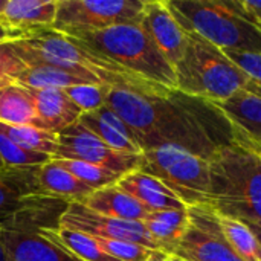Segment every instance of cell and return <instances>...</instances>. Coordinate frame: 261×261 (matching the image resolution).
Instances as JSON below:
<instances>
[{"instance_id": "cell-1", "label": "cell", "mask_w": 261, "mask_h": 261, "mask_svg": "<svg viewBox=\"0 0 261 261\" xmlns=\"http://www.w3.org/2000/svg\"><path fill=\"white\" fill-rule=\"evenodd\" d=\"M187 96L177 90L167 95H145L125 89H109L106 106L112 109L135 133L142 151L164 144L180 145L197 156L210 159L219 145L229 139L219 138L208 122L216 112L211 104Z\"/></svg>"}, {"instance_id": "cell-2", "label": "cell", "mask_w": 261, "mask_h": 261, "mask_svg": "<svg viewBox=\"0 0 261 261\" xmlns=\"http://www.w3.org/2000/svg\"><path fill=\"white\" fill-rule=\"evenodd\" d=\"M210 208L246 225L261 223V153L236 138L219 145L208 159Z\"/></svg>"}, {"instance_id": "cell-3", "label": "cell", "mask_w": 261, "mask_h": 261, "mask_svg": "<svg viewBox=\"0 0 261 261\" xmlns=\"http://www.w3.org/2000/svg\"><path fill=\"white\" fill-rule=\"evenodd\" d=\"M184 31H191L216 47L261 54V29L242 0H165Z\"/></svg>"}, {"instance_id": "cell-4", "label": "cell", "mask_w": 261, "mask_h": 261, "mask_svg": "<svg viewBox=\"0 0 261 261\" xmlns=\"http://www.w3.org/2000/svg\"><path fill=\"white\" fill-rule=\"evenodd\" d=\"M185 34V50L174 66L177 92L206 102H217L231 98L249 84L248 75L222 49L191 31Z\"/></svg>"}, {"instance_id": "cell-5", "label": "cell", "mask_w": 261, "mask_h": 261, "mask_svg": "<svg viewBox=\"0 0 261 261\" xmlns=\"http://www.w3.org/2000/svg\"><path fill=\"white\" fill-rule=\"evenodd\" d=\"M92 50L115 61L127 72L170 90L176 89V73L141 24H121L76 37Z\"/></svg>"}, {"instance_id": "cell-6", "label": "cell", "mask_w": 261, "mask_h": 261, "mask_svg": "<svg viewBox=\"0 0 261 261\" xmlns=\"http://www.w3.org/2000/svg\"><path fill=\"white\" fill-rule=\"evenodd\" d=\"M141 171L164 182L188 208L210 205V164L193 151L164 144L142 151Z\"/></svg>"}, {"instance_id": "cell-7", "label": "cell", "mask_w": 261, "mask_h": 261, "mask_svg": "<svg viewBox=\"0 0 261 261\" xmlns=\"http://www.w3.org/2000/svg\"><path fill=\"white\" fill-rule=\"evenodd\" d=\"M145 0H58L54 29L80 37L121 24H141Z\"/></svg>"}, {"instance_id": "cell-8", "label": "cell", "mask_w": 261, "mask_h": 261, "mask_svg": "<svg viewBox=\"0 0 261 261\" xmlns=\"http://www.w3.org/2000/svg\"><path fill=\"white\" fill-rule=\"evenodd\" d=\"M57 139L58 147L54 156L57 159L92 164L121 176L139 170L142 162V154H127L112 150L80 122H75L60 132Z\"/></svg>"}, {"instance_id": "cell-9", "label": "cell", "mask_w": 261, "mask_h": 261, "mask_svg": "<svg viewBox=\"0 0 261 261\" xmlns=\"http://www.w3.org/2000/svg\"><path fill=\"white\" fill-rule=\"evenodd\" d=\"M190 226L168 254L184 261H245L223 239L210 206L188 208Z\"/></svg>"}, {"instance_id": "cell-10", "label": "cell", "mask_w": 261, "mask_h": 261, "mask_svg": "<svg viewBox=\"0 0 261 261\" xmlns=\"http://www.w3.org/2000/svg\"><path fill=\"white\" fill-rule=\"evenodd\" d=\"M60 228L83 232L92 237L128 242L141 245L150 251H159L142 222L106 217L90 211L80 202H70L67 205L66 211L60 217Z\"/></svg>"}, {"instance_id": "cell-11", "label": "cell", "mask_w": 261, "mask_h": 261, "mask_svg": "<svg viewBox=\"0 0 261 261\" xmlns=\"http://www.w3.org/2000/svg\"><path fill=\"white\" fill-rule=\"evenodd\" d=\"M228 122L232 135L261 148V86L254 83L225 101L211 102Z\"/></svg>"}, {"instance_id": "cell-12", "label": "cell", "mask_w": 261, "mask_h": 261, "mask_svg": "<svg viewBox=\"0 0 261 261\" xmlns=\"http://www.w3.org/2000/svg\"><path fill=\"white\" fill-rule=\"evenodd\" d=\"M141 26L174 69L185 50L187 34L171 14L167 2L145 0Z\"/></svg>"}, {"instance_id": "cell-13", "label": "cell", "mask_w": 261, "mask_h": 261, "mask_svg": "<svg viewBox=\"0 0 261 261\" xmlns=\"http://www.w3.org/2000/svg\"><path fill=\"white\" fill-rule=\"evenodd\" d=\"M38 197H49L40 187L38 167L0 170V225L32 206Z\"/></svg>"}, {"instance_id": "cell-14", "label": "cell", "mask_w": 261, "mask_h": 261, "mask_svg": "<svg viewBox=\"0 0 261 261\" xmlns=\"http://www.w3.org/2000/svg\"><path fill=\"white\" fill-rule=\"evenodd\" d=\"M0 243L8 261H81L38 231L0 228Z\"/></svg>"}, {"instance_id": "cell-15", "label": "cell", "mask_w": 261, "mask_h": 261, "mask_svg": "<svg viewBox=\"0 0 261 261\" xmlns=\"http://www.w3.org/2000/svg\"><path fill=\"white\" fill-rule=\"evenodd\" d=\"M40 127L44 132L58 135L78 122L83 112L69 99L63 89H29Z\"/></svg>"}, {"instance_id": "cell-16", "label": "cell", "mask_w": 261, "mask_h": 261, "mask_svg": "<svg viewBox=\"0 0 261 261\" xmlns=\"http://www.w3.org/2000/svg\"><path fill=\"white\" fill-rule=\"evenodd\" d=\"M116 185L135 197L150 213L188 208L164 182L141 170L125 174Z\"/></svg>"}, {"instance_id": "cell-17", "label": "cell", "mask_w": 261, "mask_h": 261, "mask_svg": "<svg viewBox=\"0 0 261 261\" xmlns=\"http://www.w3.org/2000/svg\"><path fill=\"white\" fill-rule=\"evenodd\" d=\"M58 0H8L0 21L21 37L38 29L52 28Z\"/></svg>"}, {"instance_id": "cell-18", "label": "cell", "mask_w": 261, "mask_h": 261, "mask_svg": "<svg viewBox=\"0 0 261 261\" xmlns=\"http://www.w3.org/2000/svg\"><path fill=\"white\" fill-rule=\"evenodd\" d=\"M80 203L96 214L119 220L142 222L150 213L144 205H141L118 185L96 190Z\"/></svg>"}, {"instance_id": "cell-19", "label": "cell", "mask_w": 261, "mask_h": 261, "mask_svg": "<svg viewBox=\"0 0 261 261\" xmlns=\"http://www.w3.org/2000/svg\"><path fill=\"white\" fill-rule=\"evenodd\" d=\"M142 225L158 245L159 251L170 254L190 226L188 208L151 211L142 220Z\"/></svg>"}, {"instance_id": "cell-20", "label": "cell", "mask_w": 261, "mask_h": 261, "mask_svg": "<svg viewBox=\"0 0 261 261\" xmlns=\"http://www.w3.org/2000/svg\"><path fill=\"white\" fill-rule=\"evenodd\" d=\"M0 122L17 127H40L29 89L14 83L0 89Z\"/></svg>"}, {"instance_id": "cell-21", "label": "cell", "mask_w": 261, "mask_h": 261, "mask_svg": "<svg viewBox=\"0 0 261 261\" xmlns=\"http://www.w3.org/2000/svg\"><path fill=\"white\" fill-rule=\"evenodd\" d=\"M38 182L41 190L54 199H61L66 202H83L87 196L93 193L92 188L80 182L69 171L57 165L52 159L38 167Z\"/></svg>"}, {"instance_id": "cell-22", "label": "cell", "mask_w": 261, "mask_h": 261, "mask_svg": "<svg viewBox=\"0 0 261 261\" xmlns=\"http://www.w3.org/2000/svg\"><path fill=\"white\" fill-rule=\"evenodd\" d=\"M15 83L26 89H63V90L72 86L93 84L67 70L54 66H46V64L26 66V69L20 73Z\"/></svg>"}, {"instance_id": "cell-23", "label": "cell", "mask_w": 261, "mask_h": 261, "mask_svg": "<svg viewBox=\"0 0 261 261\" xmlns=\"http://www.w3.org/2000/svg\"><path fill=\"white\" fill-rule=\"evenodd\" d=\"M216 222L223 239L243 260L261 261V243L249 225L219 214H216Z\"/></svg>"}, {"instance_id": "cell-24", "label": "cell", "mask_w": 261, "mask_h": 261, "mask_svg": "<svg viewBox=\"0 0 261 261\" xmlns=\"http://www.w3.org/2000/svg\"><path fill=\"white\" fill-rule=\"evenodd\" d=\"M38 232L44 234L64 249H67L70 254H73L81 261H119L109 254H106L96 243V240L92 236L57 228V229H40Z\"/></svg>"}, {"instance_id": "cell-25", "label": "cell", "mask_w": 261, "mask_h": 261, "mask_svg": "<svg viewBox=\"0 0 261 261\" xmlns=\"http://www.w3.org/2000/svg\"><path fill=\"white\" fill-rule=\"evenodd\" d=\"M0 132H3L11 141L20 145L24 150L47 154L50 158L55 156L58 139L55 133L40 130L37 127H17V125H6L0 122Z\"/></svg>"}, {"instance_id": "cell-26", "label": "cell", "mask_w": 261, "mask_h": 261, "mask_svg": "<svg viewBox=\"0 0 261 261\" xmlns=\"http://www.w3.org/2000/svg\"><path fill=\"white\" fill-rule=\"evenodd\" d=\"M52 161L60 165L61 168H64L66 171H69L73 177H76L80 182H83L84 185H87L89 188H92L93 191L106 188V187H112L116 185L124 176L113 173L110 170L92 165V164H86V162H80V161H70V159H57L52 158Z\"/></svg>"}, {"instance_id": "cell-27", "label": "cell", "mask_w": 261, "mask_h": 261, "mask_svg": "<svg viewBox=\"0 0 261 261\" xmlns=\"http://www.w3.org/2000/svg\"><path fill=\"white\" fill-rule=\"evenodd\" d=\"M80 124H83L87 130H90L96 138H99L107 147H110L115 151L119 153H127V154H142L141 147L121 135L118 130H115L112 125L104 122L95 112L90 113H83L78 119Z\"/></svg>"}, {"instance_id": "cell-28", "label": "cell", "mask_w": 261, "mask_h": 261, "mask_svg": "<svg viewBox=\"0 0 261 261\" xmlns=\"http://www.w3.org/2000/svg\"><path fill=\"white\" fill-rule=\"evenodd\" d=\"M0 159L6 168H23V167H41L52 158L47 154L35 153L21 148L11 141L3 132H0Z\"/></svg>"}, {"instance_id": "cell-29", "label": "cell", "mask_w": 261, "mask_h": 261, "mask_svg": "<svg viewBox=\"0 0 261 261\" xmlns=\"http://www.w3.org/2000/svg\"><path fill=\"white\" fill-rule=\"evenodd\" d=\"M110 87L102 84H80L64 89L69 99L83 112H96L106 106V96Z\"/></svg>"}, {"instance_id": "cell-30", "label": "cell", "mask_w": 261, "mask_h": 261, "mask_svg": "<svg viewBox=\"0 0 261 261\" xmlns=\"http://www.w3.org/2000/svg\"><path fill=\"white\" fill-rule=\"evenodd\" d=\"M93 239L96 240L98 246L106 254H109L110 257L119 261H147L153 254V251H150L141 245L119 242V240L99 239V237H93Z\"/></svg>"}, {"instance_id": "cell-31", "label": "cell", "mask_w": 261, "mask_h": 261, "mask_svg": "<svg viewBox=\"0 0 261 261\" xmlns=\"http://www.w3.org/2000/svg\"><path fill=\"white\" fill-rule=\"evenodd\" d=\"M24 69L26 64L17 55L12 41L0 43V76L17 81V78Z\"/></svg>"}, {"instance_id": "cell-32", "label": "cell", "mask_w": 261, "mask_h": 261, "mask_svg": "<svg viewBox=\"0 0 261 261\" xmlns=\"http://www.w3.org/2000/svg\"><path fill=\"white\" fill-rule=\"evenodd\" d=\"M223 52L240 70H243L248 75L249 80L261 86V54L231 52V50H223Z\"/></svg>"}, {"instance_id": "cell-33", "label": "cell", "mask_w": 261, "mask_h": 261, "mask_svg": "<svg viewBox=\"0 0 261 261\" xmlns=\"http://www.w3.org/2000/svg\"><path fill=\"white\" fill-rule=\"evenodd\" d=\"M242 5L245 11L249 14L252 21L261 29V2H254V0H242Z\"/></svg>"}, {"instance_id": "cell-34", "label": "cell", "mask_w": 261, "mask_h": 261, "mask_svg": "<svg viewBox=\"0 0 261 261\" xmlns=\"http://www.w3.org/2000/svg\"><path fill=\"white\" fill-rule=\"evenodd\" d=\"M21 35L18 32H15L14 29L8 28L5 23L0 21V43H6V41H15L20 40Z\"/></svg>"}, {"instance_id": "cell-35", "label": "cell", "mask_w": 261, "mask_h": 261, "mask_svg": "<svg viewBox=\"0 0 261 261\" xmlns=\"http://www.w3.org/2000/svg\"><path fill=\"white\" fill-rule=\"evenodd\" d=\"M147 261H176L171 255L161 252V251H153V254L150 255V258Z\"/></svg>"}, {"instance_id": "cell-36", "label": "cell", "mask_w": 261, "mask_h": 261, "mask_svg": "<svg viewBox=\"0 0 261 261\" xmlns=\"http://www.w3.org/2000/svg\"><path fill=\"white\" fill-rule=\"evenodd\" d=\"M15 81H12V80H9V78H5V76H0V89H3V87H6V86H11V84H14Z\"/></svg>"}, {"instance_id": "cell-37", "label": "cell", "mask_w": 261, "mask_h": 261, "mask_svg": "<svg viewBox=\"0 0 261 261\" xmlns=\"http://www.w3.org/2000/svg\"><path fill=\"white\" fill-rule=\"evenodd\" d=\"M249 228H251V229L254 231V234L257 236V239L260 240V243H261V231H260V229H258V228H255V226H252V225H249Z\"/></svg>"}, {"instance_id": "cell-38", "label": "cell", "mask_w": 261, "mask_h": 261, "mask_svg": "<svg viewBox=\"0 0 261 261\" xmlns=\"http://www.w3.org/2000/svg\"><path fill=\"white\" fill-rule=\"evenodd\" d=\"M0 261H8L6 252H5V249H3V246H2V243H0Z\"/></svg>"}, {"instance_id": "cell-39", "label": "cell", "mask_w": 261, "mask_h": 261, "mask_svg": "<svg viewBox=\"0 0 261 261\" xmlns=\"http://www.w3.org/2000/svg\"><path fill=\"white\" fill-rule=\"evenodd\" d=\"M6 5H8V0H0V14H2L3 11H5Z\"/></svg>"}, {"instance_id": "cell-40", "label": "cell", "mask_w": 261, "mask_h": 261, "mask_svg": "<svg viewBox=\"0 0 261 261\" xmlns=\"http://www.w3.org/2000/svg\"><path fill=\"white\" fill-rule=\"evenodd\" d=\"M252 226H255V228H258L261 231V223H257V225H252Z\"/></svg>"}, {"instance_id": "cell-41", "label": "cell", "mask_w": 261, "mask_h": 261, "mask_svg": "<svg viewBox=\"0 0 261 261\" xmlns=\"http://www.w3.org/2000/svg\"><path fill=\"white\" fill-rule=\"evenodd\" d=\"M5 168V165H3V162H2V159H0V170H3Z\"/></svg>"}, {"instance_id": "cell-42", "label": "cell", "mask_w": 261, "mask_h": 261, "mask_svg": "<svg viewBox=\"0 0 261 261\" xmlns=\"http://www.w3.org/2000/svg\"><path fill=\"white\" fill-rule=\"evenodd\" d=\"M255 148H257V150H258V151H260V153H261V148H260V147H255Z\"/></svg>"}, {"instance_id": "cell-43", "label": "cell", "mask_w": 261, "mask_h": 261, "mask_svg": "<svg viewBox=\"0 0 261 261\" xmlns=\"http://www.w3.org/2000/svg\"><path fill=\"white\" fill-rule=\"evenodd\" d=\"M173 258H174V257H173ZM174 260H176V261H184V260H179V258H174Z\"/></svg>"}]
</instances>
